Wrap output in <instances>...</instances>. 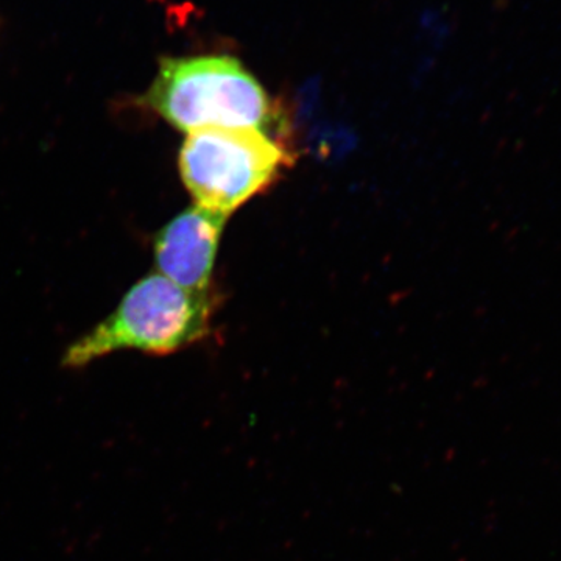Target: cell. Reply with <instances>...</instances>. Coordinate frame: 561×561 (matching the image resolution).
<instances>
[{
    "mask_svg": "<svg viewBox=\"0 0 561 561\" xmlns=\"http://www.w3.org/2000/svg\"><path fill=\"white\" fill-rule=\"evenodd\" d=\"M140 103L187 135L206 128H256L268 135L280 125L278 105L230 55L164 58Z\"/></svg>",
    "mask_w": 561,
    "mask_h": 561,
    "instance_id": "6da1fadb",
    "label": "cell"
},
{
    "mask_svg": "<svg viewBox=\"0 0 561 561\" xmlns=\"http://www.w3.org/2000/svg\"><path fill=\"white\" fill-rule=\"evenodd\" d=\"M213 311V290H187L162 275L146 276L116 311L69 346L62 365L87 367L124 350L157 356L176 353L209 334Z\"/></svg>",
    "mask_w": 561,
    "mask_h": 561,
    "instance_id": "7a4b0ae2",
    "label": "cell"
},
{
    "mask_svg": "<svg viewBox=\"0 0 561 561\" xmlns=\"http://www.w3.org/2000/svg\"><path fill=\"white\" fill-rule=\"evenodd\" d=\"M291 164V151L256 128L190 133L179 162L181 179L197 205L228 217Z\"/></svg>",
    "mask_w": 561,
    "mask_h": 561,
    "instance_id": "3957f363",
    "label": "cell"
},
{
    "mask_svg": "<svg viewBox=\"0 0 561 561\" xmlns=\"http://www.w3.org/2000/svg\"><path fill=\"white\" fill-rule=\"evenodd\" d=\"M227 220L225 214L195 205L169 221L154 238L160 275L183 289L209 290Z\"/></svg>",
    "mask_w": 561,
    "mask_h": 561,
    "instance_id": "277c9868",
    "label": "cell"
}]
</instances>
